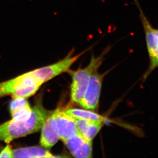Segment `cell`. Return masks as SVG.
I'll list each match as a JSON object with an SVG mask.
<instances>
[{
	"label": "cell",
	"mask_w": 158,
	"mask_h": 158,
	"mask_svg": "<svg viewBox=\"0 0 158 158\" xmlns=\"http://www.w3.org/2000/svg\"><path fill=\"white\" fill-rule=\"evenodd\" d=\"M49 113L41 102H37L32 108V114L28 119L18 121L12 119L0 125V141L9 143L39 131Z\"/></svg>",
	"instance_id": "1"
},
{
	"label": "cell",
	"mask_w": 158,
	"mask_h": 158,
	"mask_svg": "<svg viewBox=\"0 0 158 158\" xmlns=\"http://www.w3.org/2000/svg\"><path fill=\"white\" fill-rule=\"evenodd\" d=\"M111 47H108L98 57L93 55L91 60L86 67L71 72L72 83L71 85V99L74 103H79L83 96L91 75L98 70L104 60L105 55L108 52Z\"/></svg>",
	"instance_id": "2"
},
{
	"label": "cell",
	"mask_w": 158,
	"mask_h": 158,
	"mask_svg": "<svg viewBox=\"0 0 158 158\" xmlns=\"http://www.w3.org/2000/svg\"><path fill=\"white\" fill-rule=\"evenodd\" d=\"M139 10V17L144 32L146 47L149 59V65L143 76L145 81L152 72L158 68V37L153 31V26L146 17L138 0H134Z\"/></svg>",
	"instance_id": "3"
},
{
	"label": "cell",
	"mask_w": 158,
	"mask_h": 158,
	"mask_svg": "<svg viewBox=\"0 0 158 158\" xmlns=\"http://www.w3.org/2000/svg\"><path fill=\"white\" fill-rule=\"evenodd\" d=\"M73 51H70L64 59L54 64L34 70L33 72L36 77L43 84L55 76L68 71L73 63L84 53L82 52L73 56Z\"/></svg>",
	"instance_id": "4"
},
{
	"label": "cell",
	"mask_w": 158,
	"mask_h": 158,
	"mask_svg": "<svg viewBox=\"0 0 158 158\" xmlns=\"http://www.w3.org/2000/svg\"><path fill=\"white\" fill-rule=\"evenodd\" d=\"M96 71L91 75L83 96L79 105L84 109L95 111L98 108L100 94L105 74H99Z\"/></svg>",
	"instance_id": "5"
},
{
	"label": "cell",
	"mask_w": 158,
	"mask_h": 158,
	"mask_svg": "<svg viewBox=\"0 0 158 158\" xmlns=\"http://www.w3.org/2000/svg\"><path fill=\"white\" fill-rule=\"evenodd\" d=\"M52 118L59 139L64 141L79 133L75 118L64 110L58 109L52 112Z\"/></svg>",
	"instance_id": "6"
},
{
	"label": "cell",
	"mask_w": 158,
	"mask_h": 158,
	"mask_svg": "<svg viewBox=\"0 0 158 158\" xmlns=\"http://www.w3.org/2000/svg\"><path fill=\"white\" fill-rule=\"evenodd\" d=\"M70 153L76 158H91L92 142L85 139L80 133L63 141Z\"/></svg>",
	"instance_id": "7"
},
{
	"label": "cell",
	"mask_w": 158,
	"mask_h": 158,
	"mask_svg": "<svg viewBox=\"0 0 158 158\" xmlns=\"http://www.w3.org/2000/svg\"><path fill=\"white\" fill-rule=\"evenodd\" d=\"M36 85V81L29 73L17 76L13 79L0 83V97L12 95L18 89L28 85Z\"/></svg>",
	"instance_id": "8"
},
{
	"label": "cell",
	"mask_w": 158,
	"mask_h": 158,
	"mask_svg": "<svg viewBox=\"0 0 158 158\" xmlns=\"http://www.w3.org/2000/svg\"><path fill=\"white\" fill-rule=\"evenodd\" d=\"M40 144L43 148H49L57 143L59 139L52 118V112L49 113L42 126Z\"/></svg>",
	"instance_id": "9"
},
{
	"label": "cell",
	"mask_w": 158,
	"mask_h": 158,
	"mask_svg": "<svg viewBox=\"0 0 158 158\" xmlns=\"http://www.w3.org/2000/svg\"><path fill=\"white\" fill-rule=\"evenodd\" d=\"M75 121L79 133L87 140L90 142L97 136L105 123L104 121H89L77 118H75Z\"/></svg>",
	"instance_id": "10"
},
{
	"label": "cell",
	"mask_w": 158,
	"mask_h": 158,
	"mask_svg": "<svg viewBox=\"0 0 158 158\" xmlns=\"http://www.w3.org/2000/svg\"><path fill=\"white\" fill-rule=\"evenodd\" d=\"M13 158H58L50 152L38 146L20 148L13 150Z\"/></svg>",
	"instance_id": "11"
},
{
	"label": "cell",
	"mask_w": 158,
	"mask_h": 158,
	"mask_svg": "<svg viewBox=\"0 0 158 158\" xmlns=\"http://www.w3.org/2000/svg\"><path fill=\"white\" fill-rule=\"evenodd\" d=\"M64 110L66 113L77 119L89 121L105 122V119L103 116L91 110L79 109H68Z\"/></svg>",
	"instance_id": "12"
},
{
	"label": "cell",
	"mask_w": 158,
	"mask_h": 158,
	"mask_svg": "<svg viewBox=\"0 0 158 158\" xmlns=\"http://www.w3.org/2000/svg\"><path fill=\"white\" fill-rule=\"evenodd\" d=\"M41 86V85H34L23 87L18 89L12 96L14 98H27L33 95L37 92L39 88H40Z\"/></svg>",
	"instance_id": "13"
},
{
	"label": "cell",
	"mask_w": 158,
	"mask_h": 158,
	"mask_svg": "<svg viewBox=\"0 0 158 158\" xmlns=\"http://www.w3.org/2000/svg\"><path fill=\"white\" fill-rule=\"evenodd\" d=\"M29 102L25 98H14V99L11 102L9 105V109L11 113L12 114L16 110L22 109L23 107L29 106Z\"/></svg>",
	"instance_id": "14"
},
{
	"label": "cell",
	"mask_w": 158,
	"mask_h": 158,
	"mask_svg": "<svg viewBox=\"0 0 158 158\" xmlns=\"http://www.w3.org/2000/svg\"><path fill=\"white\" fill-rule=\"evenodd\" d=\"M13 149L9 145H7L0 152V158H13Z\"/></svg>",
	"instance_id": "15"
},
{
	"label": "cell",
	"mask_w": 158,
	"mask_h": 158,
	"mask_svg": "<svg viewBox=\"0 0 158 158\" xmlns=\"http://www.w3.org/2000/svg\"><path fill=\"white\" fill-rule=\"evenodd\" d=\"M153 31H154V33H155V35L157 36V37H158V29L155 28L153 27Z\"/></svg>",
	"instance_id": "16"
}]
</instances>
